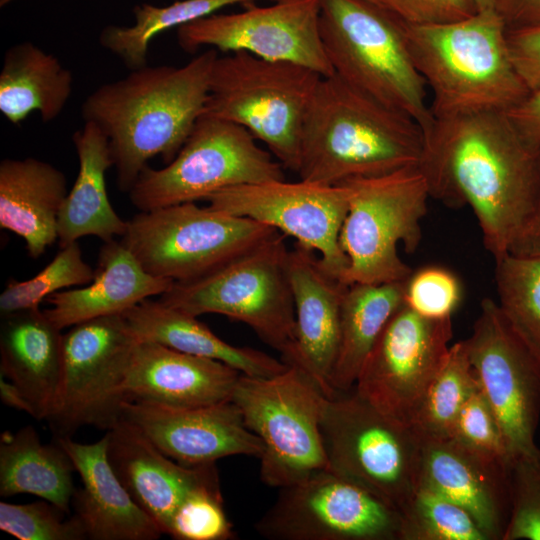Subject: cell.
Masks as SVG:
<instances>
[{
  "mask_svg": "<svg viewBox=\"0 0 540 540\" xmlns=\"http://www.w3.org/2000/svg\"><path fill=\"white\" fill-rule=\"evenodd\" d=\"M296 336L282 359L308 375L326 397L335 396L331 378L340 341L341 303L346 285L329 275L312 249L298 243L288 255Z\"/></svg>",
  "mask_w": 540,
  "mask_h": 540,
  "instance_id": "44dd1931",
  "label": "cell"
},
{
  "mask_svg": "<svg viewBox=\"0 0 540 540\" xmlns=\"http://www.w3.org/2000/svg\"><path fill=\"white\" fill-rule=\"evenodd\" d=\"M167 535L177 540H231L233 526L224 510L220 484L189 494L175 510Z\"/></svg>",
  "mask_w": 540,
  "mask_h": 540,
  "instance_id": "ab89813d",
  "label": "cell"
},
{
  "mask_svg": "<svg viewBox=\"0 0 540 540\" xmlns=\"http://www.w3.org/2000/svg\"><path fill=\"white\" fill-rule=\"evenodd\" d=\"M54 504L43 500L27 504L0 502V529L19 540L87 539L80 520L64 519Z\"/></svg>",
  "mask_w": 540,
  "mask_h": 540,
  "instance_id": "f35d334b",
  "label": "cell"
},
{
  "mask_svg": "<svg viewBox=\"0 0 540 540\" xmlns=\"http://www.w3.org/2000/svg\"><path fill=\"white\" fill-rule=\"evenodd\" d=\"M321 76L305 66L247 52L218 56L205 114L244 127L297 173L305 116Z\"/></svg>",
  "mask_w": 540,
  "mask_h": 540,
  "instance_id": "8992f818",
  "label": "cell"
},
{
  "mask_svg": "<svg viewBox=\"0 0 540 540\" xmlns=\"http://www.w3.org/2000/svg\"><path fill=\"white\" fill-rule=\"evenodd\" d=\"M425 134L410 116L376 100L335 73L322 77L302 130L299 179L338 185L419 167Z\"/></svg>",
  "mask_w": 540,
  "mask_h": 540,
  "instance_id": "3957f363",
  "label": "cell"
},
{
  "mask_svg": "<svg viewBox=\"0 0 540 540\" xmlns=\"http://www.w3.org/2000/svg\"><path fill=\"white\" fill-rule=\"evenodd\" d=\"M71 458L82 482L75 491V516L87 539L156 540L163 534L158 524L134 501L107 457V435L95 443L56 438Z\"/></svg>",
  "mask_w": 540,
  "mask_h": 540,
  "instance_id": "cb8c5ba5",
  "label": "cell"
},
{
  "mask_svg": "<svg viewBox=\"0 0 540 540\" xmlns=\"http://www.w3.org/2000/svg\"><path fill=\"white\" fill-rule=\"evenodd\" d=\"M400 513V540H488L466 509L425 487L416 488Z\"/></svg>",
  "mask_w": 540,
  "mask_h": 540,
  "instance_id": "d590c367",
  "label": "cell"
},
{
  "mask_svg": "<svg viewBox=\"0 0 540 540\" xmlns=\"http://www.w3.org/2000/svg\"><path fill=\"white\" fill-rule=\"evenodd\" d=\"M406 280L347 286L341 303L339 349L331 378L335 394L354 387L381 332L405 302Z\"/></svg>",
  "mask_w": 540,
  "mask_h": 540,
  "instance_id": "1f68e13d",
  "label": "cell"
},
{
  "mask_svg": "<svg viewBox=\"0 0 540 540\" xmlns=\"http://www.w3.org/2000/svg\"><path fill=\"white\" fill-rule=\"evenodd\" d=\"M511 513L503 540H540V449L508 465Z\"/></svg>",
  "mask_w": 540,
  "mask_h": 540,
  "instance_id": "74e56055",
  "label": "cell"
},
{
  "mask_svg": "<svg viewBox=\"0 0 540 540\" xmlns=\"http://www.w3.org/2000/svg\"><path fill=\"white\" fill-rule=\"evenodd\" d=\"M370 1L375 2V3H377V4H380L379 0H370ZM380 5H381V4H380ZM382 6H383V5H382Z\"/></svg>",
  "mask_w": 540,
  "mask_h": 540,
  "instance_id": "816d5d0a",
  "label": "cell"
},
{
  "mask_svg": "<svg viewBox=\"0 0 540 540\" xmlns=\"http://www.w3.org/2000/svg\"><path fill=\"white\" fill-rule=\"evenodd\" d=\"M0 397L5 405L26 412L33 417L34 412L30 402L14 383L2 375L0 377Z\"/></svg>",
  "mask_w": 540,
  "mask_h": 540,
  "instance_id": "c3c4849f",
  "label": "cell"
},
{
  "mask_svg": "<svg viewBox=\"0 0 540 540\" xmlns=\"http://www.w3.org/2000/svg\"><path fill=\"white\" fill-rule=\"evenodd\" d=\"M68 194L63 172L33 158L0 163V227L20 236L38 258L58 240V218Z\"/></svg>",
  "mask_w": 540,
  "mask_h": 540,
  "instance_id": "4316f807",
  "label": "cell"
},
{
  "mask_svg": "<svg viewBox=\"0 0 540 540\" xmlns=\"http://www.w3.org/2000/svg\"><path fill=\"white\" fill-rule=\"evenodd\" d=\"M234 13H213L177 28L179 46L194 53L203 46L243 51L296 63L323 77L334 74L320 31L319 0H275L268 6L243 5Z\"/></svg>",
  "mask_w": 540,
  "mask_h": 540,
  "instance_id": "e0dca14e",
  "label": "cell"
},
{
  "mask_svg": "<svg viewBox=\"0 0 540 540\" xmlns=\"http://www.w3.org/2000/svg\"><path fill=\"white\" fill-rule=\"evenodd\" d=\"M258 1L260 0H177L166 6L141 3L133 8V25L104 27L99 34V43L129 69H139L148 65L150 42L162 32L179 28L229 6Z\"/></svg>",
  "mask_w": 540,
  "mask_h": 540,
  "instance_id": "d6a6232c",
  "label": "cell"
},
{
  "mask_svg": "<svg viewBox=\"0 0 540 540\" xmlns=\"http://www.w3.org/2000/svg\"><path fill=\"white\" fill-rule=\"evenodd\" d=\"M73 76L53 54L32 42L17 43L4 54L0 72V111L17 125L33 111L43 122L56 119L66 106Z\"/></svg>",
  "mask_w": 540,
  "mask_h": 540,
  "instance_id": "f546056e",
  "label": "cell"
},
{
  "mask_svg": "<svg viewBox=\"0 0 540 540\" xmlns=\"http://www.w3.org/2000/svg\"><path fill=\"white\" fill-rule=\"evenodd\" d=\"M477 10L479 11H487V10H494V5L496 0H474Z\"/></svg>",
  "mask_w": 540,
  "mask_h": 540,
  "instance_id": "681fc988",
  "label": "cell"
},
{
  "mask_svg": "<svg viewBox=\"0 0 540 540\" xmlns=\"http://www.w3.org/2000/svg\"><path fill=\"white\" fill-rule=\"evenodd\" d=\"M321 434L330 470L401 512L418 487L420 438L411 426L386 416L354 390L326 398Z\"/></svg>",
  "mask_w": 540,
  "mask_h": 540,
  "instance_id": "7c38bea8",
  "label": "cell"
},
{
  "mask_svg": "<svg viewBox=\"0 0 540 540\" xmlns=\"http://www.w3.org/2000/svg\"><path fill=\"white\" fill-rule=\"evenodd\" d=\"M419 168L430 197L472 208L494 259L512 253L540 197V148L506 112L434 118Z\"/></svg>",
  "mask_w": 540,
  "mask_h": 540,
  "instance_id": "6da1fadb",
  "label": "cell"
},
{
  "mask_svg": "<svg viewBox=\"0 0 540 540\" xmlns=\"http://www.w3.org/2000/svg\"><path fill=\"white\" fill-rule=\"evenodd\" d=\"M418 486L466 509L488 540H503L511 513L508 465L452 437H420Z\"/></svg>",
  "mask_w": 540,
  "mask_h": 540,
  "instance_id": "ffe728a7",
  "label": "cell"
},
{
  "mask_svg": "<svg viewBox=\"0 0 540 540\" xmlns=\"http://www.w3.org/2000/svg\"><path fill=\"white\" fill-rule=\"evenodd\" d=\"M269 540H400L398 509L325 468L279 489L254 524Z\"/></svg>",
  "mask_w": 540,
  "mask_h": 540,
  "instance_id": "5bb4252c",
  "label": "cell"
},
{
  "mask_svg": "<svg viewBox=\"0 0 540 540\" xmlns=\"http://www.w3.org/2000/svg\"><path fill=\"white\" fill-rule=\"evenodd\" d=\"M218 56L211 48L183 66L146 65L84 100L82 118L106 135L120 190L129 192L153 157L168 164L178 154L205 114Z\"/></svg>",
  "mask_w": 540,
  "mask_h": 540,
  "instance_id": "7a4b0ae2",
  "label": "cell"
},
{
  "mask_svg": "<svg viewBox=\"0 0 540 540\" xmlns=\"http://www.w3.org/2000/svg\"><path fill=\"white\" fill-rule=\"evenodd\" d=\"M409 25H441L467 19L478 12L474 0H379Z\"/></svg>",
  "mask_w": 540,
  "mask_h": 540,
  "instance_id": "7bdbcfd3",
  "label": "cell"
},
{
  "mask_svg": "<svg viewBox=\"0 0 540 540\" xmlns=\"http://www.w3.org/2000/svg\"><path fill=\"white\" fill-rule=\"evenodd\" d=\"M74 464L55 440L42 444L37 431L25 426L0 436V496L32 494L46 500L66 514L75 489Z\"/></svg>",
  "mask_w": 540,
  "mask_h": 540,
  "instance_id": "4dcf8cb0",
  "label": "cell"
},
{
  "mask_svg": "<svg viewBox=\"0 0 540 540\" xmlns=\"http://www.w3.org/2000/svg\"><path fill=\"white\" fill-rule=\"evenodd\" d=\"M406 38L413 62L432 90L434 118L507 112L530 93L494 10L448 24H406Z\"/></svg>",
  "mask_w": 540,
  "mask_h": 540,
  "instance_id": "277c9868",
  "label": "cell"
},
{
  "mask_svg": "<svg viewBox=\"0 0 540 540\" xmlns=\"http://www.w3.org/2000/svg\"><path fill=\"white\" fill-rule=\"evenodd\" d=\"M461 298V285L456 276L440 267L422 268L406 280L405 303L428 318L451 317Z\"/></svg>",
  "mask_w": 540,
  "mask_h": 540,
  "instance_id": "b9f144b4",
  "label": "cell"
},
{
  "mask_svg": "<svg viewBox=\"0 0 540 540\" xmlns=\"http://www.w3.org/2000/svg\"><path fill=\"white\" fill-rule=\"evenodd\" d=\"M349 197L350 190L344 184L283 179L230 187L206 201L213 209L253 219L293 237L319 254L324 270L340 281L348 268L339 236Z\"/></svg>",
  "mask_w": 540,
  "mask_h": 540,
  "instance_id": "ac0fdd59",
  "label": "cell"
},
{
  "mask_svg": "<svg viewBox=\"0 0 540 540\" xmlns=\"http://www.w3.org/2000/svg\"><path fill=\"white\" fill-rule=\"evenodd\" d=\"M284 167L244 127L203 114L175 158L146 166L129 191L140 211L206 200L234 186L285 179Z\"/></svg>",
  "mask_w": 540,
  "mask_h": 540,
  "instance_id": "8fae6325",
  "label": "cell"
},
{
  "mask_svg": "<svg viewBox=\"0 0 540 540\" xmlns=\"http://www.w3.org/2000/svg\"><path fill=\"white\" fill-rule=\"evenodd\" d=\"M277 233L253 219L186 202L141 211L127 221L120 241L148 273L188 282L217 270Z\"/></svg>",
  "mask_w": 540,
  "mask_h": 540,
  "instance_id": "9c48e42d",
  "label": "cell"
},
{
  "mask_svg": "<svg viewBox=\"0 0 540 540\" xmlns=\"http://www.w3.org/2000/svg\"><path fill=\"white\" fill-rule=\"evenodd\" d=\"M510 254L540 256V197L528 226Z\"/></svg>",
  "mask_w": 540,
  "mask_h": 540,
  "instance_id": "7dc6e473",
  "label": "cell"
},
{
  "mask_svg": "<svg viewBox=\"0 0 540 540\" xmlns=\"http://www.w3.org/2000/svg\"><path fill=\"white\" fill-rule=\"evenodd\" d=\"M465 340L450 346L411 422L420 437H451L457 417L476 387Z\"/></svg>",
  "mask_w": 540,
  "mask_h": 540,
  "instance_id": "836d02e7",
  "label": "cell"
},
{
  "mask_svg": "<svg viewBox=\"0 0 540 540\" xmlns=\"http://www.w3.org/2000/svg\"><path fill=\"white\" fill-rule=\"evenodd\" d=\"M241 372L210 358L158 343H136L124 381L129 400L193 408L231 400Z\"/></svg>",
  "mask_w": 540,
  "mask_h": 540,
  "instance_id": "603a6c76",
  "label": "cell"
},
{
  "mask_svg": "<svg viewBox=\"0 0 540 540\" xmlns=\"http://www.w3.org/2000/svg\"><path fill=\"white\" fill-rule=\"evenodd\" d=\"M320 31L334 73L413 118L424 134L434 122L427 85L411 57L406 24L370 0H319Z\"/></svg>",
  "mask_w": 540,
  "mask_h": 540,
  "instance_id": "5b68a950",
  "label": "cell"
},
{
  "mask_svg": "<svg viewBox=\"0 0 540 540\" xmlns=\"http://www.w3.org/2000/svg\"><path fill=\"white\" fill-rule=\"evenodd\" d=\"M107 457L134 501L163 534L177 507L192 492L220 484L215 463L187 467L162 453L132 422L121 417L107 430Z\"/></svg>",
  "mask_w": 540,
  "mask_h": 540,
  "instance_id": "7402d4cb",
  "label": "cell"
},
{
  "mask_svg": "<svg viewBox=\"0 0 540 540\" xmlns=\"http://www.w3.org/2000/svg\"><path fill=\"white\" fill-rule=\"evenodd\" d=\"M506 114L520 135L532 146L540 148V89L531 91Z\"/></svg>",
  "mask_w": 540,
  "mask_h": 540,
  "instance_id": "f6af8a7d",
  "label": "cell"
},
{
  "mask_svg": "<svg viewBox=\"0 0 540 540\" xmlns=\"http://www.w3.org/2000/svg\"><path fill=\"white\" fill-rule=\"evenodd\" d=\"M451 437L484 456L510 461L499 422L478 384L463 405Z\"/></svg>",
  "mask_w": 540,
  "mask_h": 540,
  "instance_id": "60d3db41",
  "label": "cell"
},
{
  "mask_svg": "<svg viewBox=\"0 0 540 540\" xmlns=\"http://www.w3.org/2000/svg\"><path fill=\"white\" fill-rule=\"evenodd\" d=\"M494 11L507 31L540 27V0H496Z\"/></svg>",
  "mask_w": 540,
  "mask_h": 540,
  "instance_id": "bcb514c9",
  "label": "cell"
},
{
  "mask_svg": "<svg viewBox=\"0 0 540 540\" xmlns=\"http://www.w3.org/2000/svg\"><path fill=\"white\" fill-rule=\"evenodd\" d=\"M340 184L350 190L339 236L348 268L340 282L349 286L408 279L413 270L400 258L397 247L401 243L406 252L413 253L422 239L421 221L430 193L421 169L408 167Z\"/></svg>",
  "mask_w": 540,
  "mask_h": 540,
  "instance_id": "52a82bcc",
  "label": "cell"
},
{
  "mask_svg": "<svg viewBox=\"0 0 540 540\" xmlns=\"http://www.w3.org/2000/svg\"><path fill=\"white\" fill-rule=\"evenodd\" d=\"M514 67L529 89H540V27L507 31Z\"/></svg>",
  "mask_w": 540,
  "mask_h": 540,
  "instance_id": "ee69618b",
  "label": "cell"
},
{
  "mask_svg": "<svg viewBox=\"0 0 540 540\" xmlns=\"http://www.w3.org/2000/svg\"><path fill=\"white\" fill-rule=\"evenodd\" d=\"M452 336L451 317L428 318L404 302L365 359L355 391L386 416L410 426L447 358Z\"/></svg>",
  "mask_w": 540,
  "mask_h": 540,
  "instance_id": "2e32d148",
  "label": "cell"
},
{
  "mask_svg": "<svg viewBox=\"0 0 540 540\" xmlns=\"http://www.w3.org/2000/svg\"><path fill=\"white\" fill-rule=\"evenodd\" d=\"M72 141L79 161L76 180L58 218L60 248L93 235L104 242L122 237L127 221L113 209L107 194L105 174L113 166L106 135L91 122L75 131Z\"/></svg>",
  "mask_w": 540,
  "mask_h": 540,
  "instance_id": "f1b7e54d",
  "label": "cell"
},
{
  "mask_svg": "<svg viewBox=\"0 0 540 540\" xmlns=\"http://www.w3.org/2000/svg\"><path fill=\"white\" fill-rule=\"evenodd\" d=\"M123 317L139 341H149L171 349L224 362L244 375L270 377L287 365L262 351L237 347L219 338L196 317L160 300L146 299L124 312Z\"/></svg>",
  "mask_w": 540,
  "mask_h": 540,
  "instance_id": "83f0119b",
  "label": "cell"
},
{
  "mask_svg": "<svg viewBox=\"0 0 540 540\" xmlns=\"http://www.w3.org/2000/svg\"><path fill=\"white\" fill-rule=\"evenodd\" d=\"M173 280L148 273L121 241L104 242L92 281L82 287L59 291L46 301L44 310L59 328H70L91 319L123 314L151 296L162 295Z\"/></svg>",
  "mask_w": 540,
  "mask_h": 540,
  "instance_id": "d4e9b609",
  "label": "cell"
},
{
  "mask_svg": "<svg viewBox=\"0 0 540 540\" xmlns=\"http://www.w3.org/2000/svg\"><path fill=\"white\" fill-rule=\"evenodd\" d=\"M172 1H177V0H172Z\"/></svg>",
  "mask_w": 540,
  "mask_h": 540,
  "instance_id": "f5cc1de1",
  "label": "cell"
},
{
  "mask_svg": "<svg viewBox=\"0 0 540 540\" xmlns=\"http://www.w3.org/2000/svg\"><path fill=\"white\" fill-rule=\"evenodd\" d=\"M498 305L540 362V256L495 258Z\"/></svg>",
  "mask_w": 540,
  "mask_h": 540,
  "instance_id": "e575fe53",
  "label": "cell"
},
{
  "mask_svg": "<svg viewBox=\"0 0 540 540\" xmlns=\"http://www.w3.org/2000/svg\"><path fill=\"white\" fill-rule=\"evenodd\" d=\"M94 270L84 261L77 242L60 248L53 260L34 277L11 279L0 295L2 315L37 309L41 302L61 289L90 283Z\"/></svg>",
  "mask_w": 540,
  "mask_h": 540,
  "instance_id": "8d00e7d4",
  "label": "cell"
},
{
  "mask_svg": "<svg viewBox=\"0 0 540 540\" xmlns=\"http://www.w3.org/2000/svg\"><path fill=\"white\" fill-rule=\"evenodd\" d=\"M122 417L136 425L162 453L187 467L236 455L260 458L264 448L232 400L171 408L127 399L122 404Z\"/></svg>",
  "mask_w": 540,
  "mask_h": 540,
  "instance_id": "d6986e66",
  "label": "cell"
},
{
  "mask_svg": "<svg viewBox=\"0 0 540 540\" xmlns=\"http://www.w3.org/2000/svg\"><path fill=\"white\" fill-rule=\"evenodd\" d=\"M0 330L1 375L30 402L38 420H48L58 392L63 334L37 309L3 315Z\"/></svg>",
  "mask_w": 540,
  "mask_h": 540,
  "instance_id": "484cf974",
  "label": "cell"
},
{
  "mask_svg": "<svg viewBox=\"0 0 540 540\" xmlns=\"http://www.w3.org/2000/svg\"><path fill=\"white\" fill-rule=\"evenodd\" d=\"M137 342L122 314L78 323L63 334L60 382L47 420L56 438L71 437L83 426L108 430L122 417Z\"/></svg>",
  "mask_w": 540,
  "mask_h": 540,
  "instance_id": "4fadbf2b",
  "label": "cell"
},
{
  "mask_svg": "<svg viewBox=\"0 0 540 540\" xmlns=\"http://www.w3.org/2000/svg\"><path fill=\"white\" fill-rule=\"evenodd\" d=\"M465 343L477 384L499 422L510 459L537 451L540 362L493 299L481 301Z\"/></svg>",
  "mask_w": 540,
  "mask_h": 540,
  "instance_id": "9a60e30c",
  "label": "cell"
},
{
  "mask_svg": "<svg viewBox=\"0 0 540 540\" xmlns=\"http://www.w3.org/2000/svg\"><path fill=\"white\" fill-rule=\"evenodd\" d=\"M16 0H0V7H5Z\"/></svg>",
  "mask_w": 540,
  "mask_h": 540,
  "instance_id": "f907efd6",
  "label": "cell"
},
{
  "mask_svg": "<svg viewBox=\"0 0 540 540\" xmlns=\"http://www.w3.org/2000/svg\"><path fill=\"white\" fill-rule=\"evenodd\" d=\"M285 237L279 232L201 278L174 282L159 300L196 317L214 313L240 321L284 359L296 336Z\"/></svg>",
  "mask_w": 540,
  "mask_h": 540,
  "instance_id": "ba28073f",
  "label": "cell"
},
{
  "mask_svg": "<svg viewBox=\"0 0 540 540\" xmlns=\"http://www.w3.org/2000/svg\"><path fill=\"white\" fill-rule=\"evenodd\" d=\"M325 394L302 370L270 377L241 374L231 400L263 443L260 479L281 489L328 468L321 434Z\"/></svg>",
  "mask_w": 540,
  "mask_h": 540,
  "instance_id": "30bf717a",
  "label": "cell"
}]
</instances>
